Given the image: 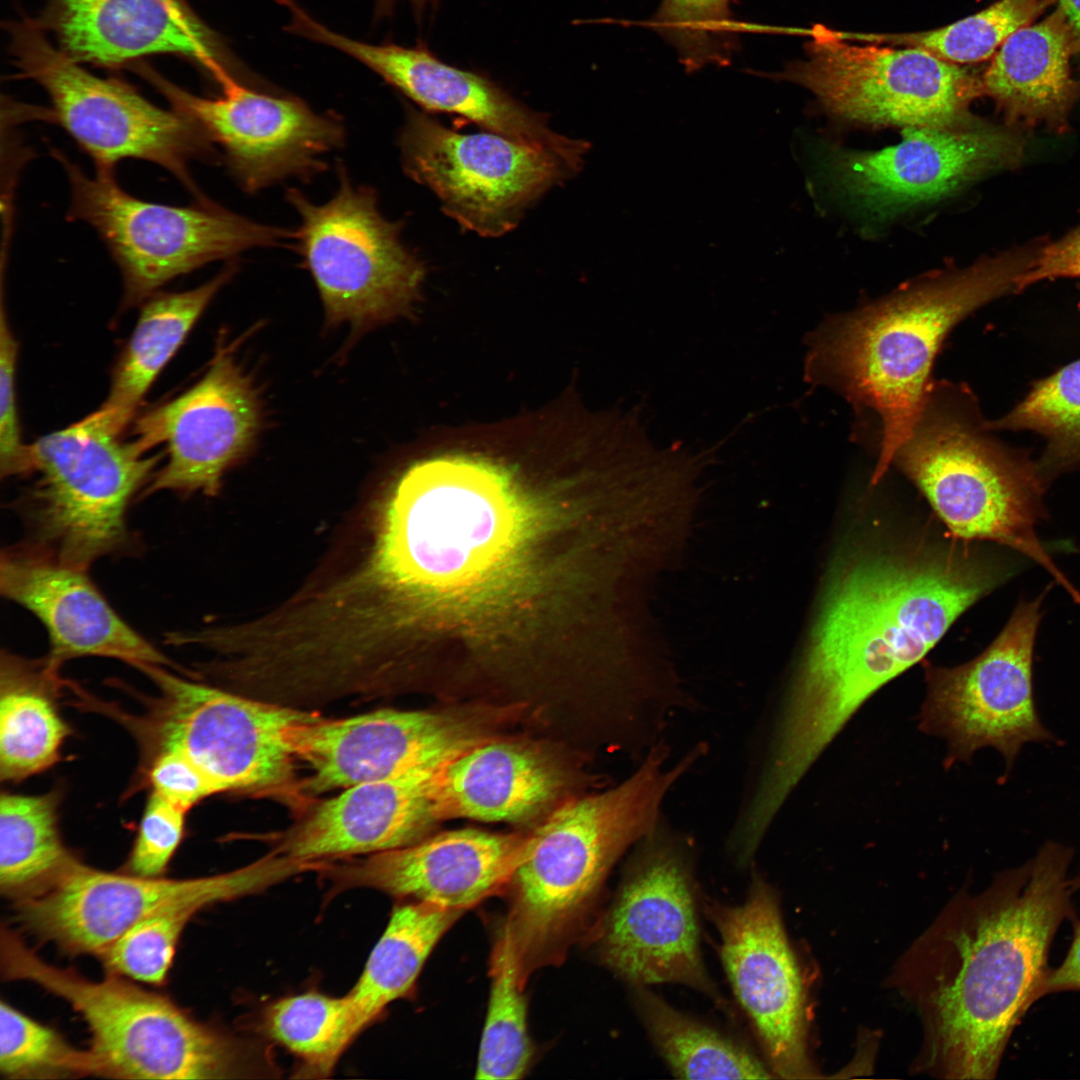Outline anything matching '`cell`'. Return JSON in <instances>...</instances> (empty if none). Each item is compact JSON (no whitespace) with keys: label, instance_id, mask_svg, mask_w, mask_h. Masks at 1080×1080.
<instances>
[{"label":"cell","instance_id":"1","mask_svg":"<svg viewBox=\"0 0 1080 1080\" xmlns=\"http://www.w3.org/2000/svg\"><path fill=\"white\" fill-rule=\"evenodd\" d=\"M1003 577L974 556L875 555L827 591L763 774L790 793L851 716L924 656Z\"/></svg>","mask_w":1080,"mask_h":1080},{"label":"cell","instance_id":"2","mask_svg":"<svg viewBox=\"0 0 1080 1080\" xmlns=\"http://www.w3.org/2000/svg\"><path fill=\"white\" fill-rule=\"evenodd\" d=\"M523 527L520 503L493 467L467 458L418 462L392 489L368 557L333 595L359 629L395 634L426 604L496 574Z\"/></svg>","mask_w":1080,"mask_h":1080},{"label":"cell","instance_id":"3","mask_svg":"<svg viewBox=\"0 0 1080 1080\" xmlns=\"http://www.w3.org/2000/svg\"><path fill=\"white\" fill-rule=\"evenodd\" d=\"M1073 850L1047 841L968 897L952 928V968L931 993L933 1058L952 1078L991 1079L1048 971L1053 938L1075 913Z\"/></svg>","mask_w":1080,"mask_h":1080},{"label":"cell","instance_id":"4","mask_svg":"<svg viewBox=\"0 0 1080 1080\" xmlns=\"http://www.w3.org/2000/svg\"><path fill=\"white\" fill-rule=\"evenodd\" d=\"M1044 241H1033L960 271L915 281L854 312L829 320L813 336L810 381L829 385L880 422L878 482L909 435L932 385V365L952 328L979 307L1016 292Z\"/></svg>","mask_w":1080,"mask_h":1080},{"label":"cell","instance_id":"5","mask_svg":"<svg viewBox=\"0 0 1080 1080\" xmlns=\"http://www.w3.org/2000/svg\"><path fill=\"white\" fill-rule=\"evenodd\" d=\"M698 755L695 749L670 765L665 747L655 744L622 783L562 805L527 838L505 889L501 928L525 984L534 970L563 959L612 866L658 829L664 798Z\"/></svg>","mask_w":1080,"mask_h":1080},{"label":"cell","instance_id":"6","mask_svg":"<svg viewBox=\"0 0 1080 1080\" xmlns=\"http://www.w3.org/2000/svg\"><path fill=\"white\" fill-rule=\"evenodd\" d=\"M971 394L931 386L896 464L922 491L953 536L992 541L1041 565L1080 605V592L1043 548L1036 526L1046 486L1036 464L988 433Z\"/></svg>","mask_w":1080,"mask_h":1080},{"label":"cell","instance_id":"7","mask_svg":"<svg viewBox=\"0 0 1080 1080\" xmlns=\"http://www.w3.org/2000/svg\"><path fill=\"white\" fill-rule=\"evenodd\" d=\"M103 408L27 445L21 477L32 485L15 503L24 543L69 567L86 570L134 546L129 505L145 489L163 454H149Z\"/></svg>","mask_w":1080,"mask_h":1080},{"label":"cell","instance_id":"8","mask_svg":"<svg viewBox=\"0 0 1080 1080\" xmlns=\"http://www.w3.org/2000/svg\"><path fill=\"white\" fill-rule=\"evenodd\" d=\"M2 976L32 982L68 1003L85 1021L104 1077L229 1079L250 1071L248 1048L196 1020L169 997L108 973L93 981L41 959L2 927Z\"/></svg>","mask_w":1080,"mask_h":1080},{"label":"cell","instance_id":"9","mask_svg":"<svg viewBox=\"0 0 1080 1080\" xmlns=\"http://www.w3.org/2000/svg\"><path fill=\"white\" fill-rule=\"evenodd\" d=\"M134 667L158 694L148 699L144 714L123 721L149 756L181 753L217 793L276 797L296 807L306 799L283 741V729L299 707L197 682L161 665Z\"/></svg>","mask_w":1080,"mask_h":1080},{"label":"cell","instance_id":"10","mask_svg":"<svg viewBox=\"0 0 1080 1080\" xmlns=\"http://www.w3.org/2000/svg\"><path fill=\"white\" fill-rule=\"evenodd\" d=\"M53 154L70 184L68 218L98 232L121 271L127 304L205 264L293 237L206 200L187 207L143 201L124 191L113 173L90 177L63 153Z\"/></svg>","mask_w":1080,"mask_h":1080},{"label":"cell","instance_id":"11","mask_svg":"<svg viewBox=\"0 0 1080 1080\" xmlns=\"http://www.w3.org/2000/svg\"><path fill=\"white\" fill-rule=\"evenodd\" d=\"M13 53L23 73L48 93L57 122L94 160L97 171L135 158L172 173L199 200L189 167L213 156V144L190 118L155 106L132 87L83 69L32 24L14 30Z\"/></svg>","mask_w":1080,"mask_h":1080},{"label":"cell","instance_id":"12","mask_svg":"<svg viewBox=\"0 0 1080 1080\" xmlns=\"http://www.w3.org/2000/svg\"><path fill=\"white\" fill-rule=\"evenodd\" d=\"M287 198L300 218L293 237L330 323L367 327L410 306L424 266L403 244L401 223L381 214L374 191L342 172L337 192L323 204L296 189Z\"/></svg>","mask_w":1080,"mask_h":1080},{"label":"cell","instance_id":"13","mask_svg":"<svg viewBox=\"0 0 1080 1080\" xmlns=\"http://www.w3.org/2000/svg\"><path fill=\"white\" fill-rule=\"evenodd\" d=\"M782 78L842 119L906 129L965 122L983 94L981 80L923 48L851 44L822 26Z\"/></svg>","mask_w":1080,"mask_h":1080},{"label":"cell","instance_id":"14","mask_svg":"<svg viewBox=\"0 0 1080 1080\" xmlns=\"http://www.w3.org/2000/svg\"><path fill=\"white\" fill-rule=\"evenodd\" d=\"M399 146L406 175L432 191L462 229L488 238L515 229L548 191L577 174L550 151L486 130L460 133L413 107Z\"/></svg>","mask_w":1080,"mask_h":1080},{"label":"cell","instance_id":"15","mask_svg":"<svg viewBox=\"0 0 1080 1080\" xmlns=\"http://www.w3.org/2000/svg\"><path fill=\"white\" fill-rule=\"evenodd\" d=\"M1041 602L1042 596L1021 601L999 635L971 661L952 668L924 665L927 694L920 729L947 741V767L992 747L1009 771L1024 744L1055 741L1033 694Z\"/></svg>","mask_w":1080,"mask_h":1080},{"label":"cell","instance_id":"16","mask_svg":"<svg viewBox=\"0 0 1080 1080\" xmlns=\"http://www.w3.org/2000/svg\"><path fill=\"white\" fill-rule=\"evenodd\" d=\"M290 877V867L271 853L217 875L169 879L92 868L79 861L51 890L15 903L21 926L70 955L100 956L130 926L176 902L210 905L262 891Z\"/></svg>","mask_w":1080,"mask_h":1080},{"label":"cell","instance_id":"17","mask_svg":"<svg viewBox=\"0 0 1080 1080\" xmlns=\"http://www.w3.org/2000/svg\"><path fill=\"white\" fill-rule=\"evenodd\" d=\"M594 936L601 962L634 986L679 983L718 998L701 958L688 862L658 829L641 841Z\"/></svg>","mask_w":1080,"mask_h":1080},{"label":"cell","instance_id":"18","mask_svg":"<svg viewBox=\"0 0 1080 1080\" xmlns=\"http://www.w3.org/2000/svg\"><path fill=\"white\" fill-rule=\"evenodd\" d=\"M486 740L475 719L446 712L380 709L345 718H324L299 708L283 729V741L309 774L303 794L439 770Z\"/></svg>","mask_w":1080,"mask_h":1080},{"label":"cell","instance_id":"19","mask_svg":"<svg viewBox=\"0 0 1080 1080\" xmlns=\"http://www.w3.org/2000/svg\"><path fill=\"white\" fill-rule=\"evenodd\" d=\"M1024 152L1016 129L971 119L949 126L908 128L897 145L879 151L835 149L824 174L856 205L888 214L945 197L992 171L1017 165Z\"/></svg>","mask_w":1080,"mask_h":1080},{"label":"cell","instance_id":"20","mask_svg":"<svg viewBox=\"0 0 1080 1080\" xmlns=\"http://www.w3.org/2000/svg\"><path fill=\"white\" fill-rule=\"evenodd\" d=\"M706 911L720 935L733 993L769 1069L785 1079L815 1077L807 1053L800 972L773 891L758 877L744 903L710 904Z\"/></svg>","mask_w":1080,"mask_h":1080},{"label":"cell","instance_id":"21","mask_svg":"<svg viewBox=\"0 0 1080 1080\" xmlns=\"http://www.w3.org/2000/svg\"><path fill=\"white\" fill-rule=\"evenodd\" d=\"M259 426L253 385L232 354L219 348L196 384L135 421L136 445L144 452L165 445L168 456L141 496L159 491L214 496L224 473L251 448Z\"/></svg>","mask_w":1080,"mask_h":1080},{"label":"cell","instance_id":"22","mask_svg":"<svg viewBox=\"0 0 1080 1080\" xmlns=\"http://www.w3.org/2000/svg\"><path fill=\"white\" fill-rule=\"evenodd\" d=\"M174 110L193 120L218 145L229 169L248 192L324 168V157L344 139L342 125L294 98L253 91L230 75L223 94L203 98L153 78Z\"/></svg>","mask_w":1080,"mask_h":1080},{"label":"cell","instance_id":"23","mask_svg":"<svg viewBox=\"0 0 1080 1080\" xmlns=\"http://www.w3.org/2000/svg\"><path fill=\"white\" fill-rule=\"evenodd\" d=\"M299 34L357 59L423 110L455 114L515 141L550 151L575 172L590 143L555 132L548 116L529 108L486 74L452 66L424 45H373L350 39L304 17Z\"/></svg>","mask_w":1080,"mask_h":1080},{"label":"cell","instance_id":"24","mask_svg":"<svg viewBox=\"0 0 1080 1080\" xmlns=\"http://www.w3.org/2000/svg\"><path fill=\"white\" fill-rule=\"evenodd\" d=\"M527 838L477 829L446 831L344 865H328L335 890L376 889L465 911L504 891Z\"/></svg>","mask_w":1080,"mask_h":1080},{"label":"cell","instance_id":"25","mask_svg":"<svg viewBox=\"0 0 1080 1080\" xmlns=\"http://www.w3.org/2000/svg\"><path fill=\"white\" fill-rule=\"evenodd\" d=\"M0 592L41 622L49 639L47 657L60 666L74 658L107 657L190 676L114 610L88 571L61 564L26 543L2 551Z\"/></svg>","mask_w":1080,"mask_h":1080},{"label":"cell","instance_id":"26","mask_svg":"<svg viewBox=\"0 0 1080 1080\" xmlns=\"http://www.w3.org/2000/svg\"><path fill=\"white\" fill-rule=\"evenodd\" d=\"M439 770L343 789L312 808L276 850L294 860L321 863L413 844L441 819Z\"/></svg>","mask_w":1080,"mask_h":1080},{"label":"cell","instance_id":"27","mask_svg":"<svg viewBox=\"0 0 1080 1080\" xmlns=\"http://www.w3.org/2000/svg\"><path fill=\"white\" fill-rule=\"evenodd\" d=\"M55 19L62 50L77 62L115 65L176 53L218 81L228 74L211 32L177 0H57Z\"/></svg>","mask_w":1080,"mask_h":1080},{"label":"cell","instance_id":"28","mask_svg":"<svg viewBox=\"0 0 1080 1080\" xmlns=\"http://www.w3.org/2000/svg\"><path fill=\"white\" fill-rule=\"evenodd\" d=\"M1079 52L1080 38L1058 6L1005 40L982 77L983 94L1011 128L1045 125L1064 133L1080 99V80L1071 72V59Z\"/></svg>","mask_w":1080,"mask_h":1080},{"label":"cell","instance_id":"29","mask_svg":"<svg viewBox=\"0 0 1080 1080\" xmlns=\"http://www.w3.org/2000/svg\"><path fill=\"white\" fill-rule=\"evenodd\" d=\"M562 784L559 768L543 752L484 740L437 772V806L441 819L523 822L544 812Z\"/></svg>","mask_w":1080,"mask_h":1080},{"label":"cell","instance_id":"30","mask_svg":"<svg viewBox=\"0 0 1080 1080\" xmlns=\"http://www.w3.org/2000/svg\"><path fill=\"white\" fill-rule=\"evenodd\" d=\"M47 656L28 659L2 650L0 665V779L19 782L61 757L71 729L57 698L65 681Z\"/></svg>","mask_w":1080,"mask_h":1080},{"label":"cell","instance_id":"31","mask_svg":"<svg viewBox=\"0 0 1080 1080\" xmlns=\"http://www.w3.org/2000/svg\"><path fill=\"white\" fill-rule=\"evenodd\" d=\"M226 268L201 286L159 293L143 305L137 324L118 360L111 388L101 406L125 430L155 378L183 343L214 295L231 278Z\"/></svg>","mask_w":1080,"mask_h":1080},{"label":"cell","instance_id":"32","mask_svg":"<svg viewBox=\"0 0 1080 1080\" xmlns=\"http://www.w3.org/2000/svg\"><path fill=\"white\" fill-rule=\"evenodd\" d=\"M464 911L426 902L398 905L347 994L361 1031L406 996L433 948Z\"/></svg>","mask_w":1080,"mask_h":1080},{"label":"cell","instance_id":"33","mask_svg":"<svg viewBox=\"0 0 1080 1080\" xmlns=\"http://www.w3.org/2000/svg\"><path fill=\"white\" fill-rule=\"evenodd\" d=\"M59 802L57 791L1 793L0 891L14 903L48 892L80 861L61 838Z\"/></svg>","mask_w":1080,"mask_h":1080},{"label":"cell","instance_id":"34","mask_svg":"<svg viewBox=\"0 0 1080 1080\" xmlns=\"http://www.w3.org/2000/svg\"><path fill=\"white\" fill-rule=\"evenodd\" d=\"M634 992L636 1007L650 1037L677 1077H773L771 1070L738 1042L679 1012L645 986H635Z\"/></svg>","mask_w":1080,"mask_h":1080},{"label":"cell","instance_id":"35","mask_svg":"<svg viewBox=\"0 0 1080 1080\" xmlns=\"http://www.w3.org/2000/svg\"><path fill=\"white\" fill-rule=\"evenodd\" d=\"M266 1034L301 1063L310 1077H327L338 1059L359 1034L347 995L331 997L308 992L272 1003L265 1011Z\"/></svg>","mask_w":1080,"mask_h":1080},{"label":"cell","instance_id":"36","mask_svg":"<svg viewBox=\"0 0 1080 1080\" xmlns=\"http://www.w3.org/2000/svg\"><path fill=\"white\" fill-rule=\"evenodd\" d=\"M491 988L475 1077L515 1080L527 1072L534 1048L527 1026V1000L518 965L500 930L491 956Z\"/></svg>","mask_w":1080,"mask_h":1080},{"label":"cell","instance_id":"37","mask_svg":"<svg viewBox=\"0 0 1080 1080\" xmlns=\"http://www.w3.org/2000/svg\"><path fill=\"white\" fill-rule=\"evenodd\" d=\"M986 426L1045 437L1046 448L1035 463L1045 484L1080 464V359L1039 380L1014 409Z\"/></svg>","mask_w":1080,"mask_h":1080},{"label":"cell","instance_id":"38","mask_svg":"<svg viewBox=\"0 0 1080 1080\" xmlns=\"http://www.w3.org/2000/svg\"><path fill=\"white\" fill-rule=\"evenodd\" d=\"M0 1072L8 1079L104 1077L90 1049L73 1047L56 1030L4 1000L0 1002Z\"/></svg>","mask_w":1080,"mask_h":1080},{"label":"cell","instance_id":"39","mask_svg":"<svg viewBox=\"0 0 1080 1080\" xmlns=\"http://www.w3.org/2000/svg\"><path fill=\"white\" fill-rule=\"evenodd\" d=\"M209 905L203 900H187L164 906L135 922L99 957L109 973L163 985L184 928Z\"/></svg>","mask_w":1080,"mask_h":1080},{"label":"cell","instance_id":"40","mask_svg":"<svg viewBox=\"0 0 1080 1080\" xmlns=\"http://www.w3.org/2000/svg\"><path fill=\"white\" fill-rule=\"evenodd\" d=\"M1057 0H1000L950 25L895 42L923 48L951 63H972L988 58L1014 32L1029 25Z\"/></svg>","mask_w":1080,"mask_h":1080},{"label":"cell","instance_id":"41","mask_svg":"<svg viewBox=\"0 0 1080 1080\" xmlns=\"http://www.w3.org/2000/svg\"><path fill=\"white\" fill-rule=\"evenodd\" d=\"M654 24L676 46L687 69L726 60L729 0H662Z\"/></svg>","mask_w":1080,"mask_h":1080},{"label":"cell","instance_id":"42","mask_svg":"<svg viewBox=\"0 0 1080 1080\" xmlns=\"http://www.w3.org/2000/svg\"><path fill=\"white\" fill-rule=\"evenodd\" d=\"M186 812L152 791L123 872L163 877L182 841Z\"/></svg>","mask_w":1080,"mask_h":1080},{"label":"cell","instance_id":"43","mask_svg":"<svg viewBox=\"0 0 1080 1080\" xmlns=\"http://www.w3.org/2000/svg\"><path fill=\"white\" fill-rule=\"evenodd\" d=\"M0 472L2 478L21 476L27 445L21 442L16 399L18 344L1 305L0 313Z\"/></svg>","mask_w":1080,"mask_h":1080},{"label":"cell","instance_id":"44","mask_svg":"<svg viewBox=\"0 0 1080 1080\" xmlns=\"http://www.w3.org/2000/svg\"><path fill=\"white\" fill-rule=\"evenodd\" d=\"M147 778L152 791L187 811L204 798L217 794L206 776L184 755L163 750L150 756Z\"/></svg>","mask_w":1080,"mask_h":1080},{"label":"cell","instance_id":"45","mask_svg":"<svg viewBox=\"0 0 1080 1080\" xmlns=\"http://www.w3.org/2000/svg\"><path fill=\"white\" fill-rule=\"evenodd\" d=\"M1080 278V226L1062 238L1045 241L1016 285V292L1036 282Z\"/></svg>","mask_w":1080,"mask_h":1080},{"label":"cell","instance_id":"46","mask_svg":"<svg viewBox=\"0 0 1080 1080\" xmlns=\"http://www.w3.org/2000/svg\"><path fill=\"white\" fill-rule=\"evenodd\" d=\"M1073 938L1062 963L1048 969L1039 990L1040 999L1046 995L1067 991L1080 992V917L1074 915Z\"/></svg>","mask_w":1080,"mask_h":1080},{"label":"cell","instance_id":"47","mask_svg":"<svg viewBox=\"0 0 1080 1080\" xmlns=\"http://www.w3.org/2000/svg\"><path fill=\"white\" fill-rule=\"evenodd\" d=\"M1057 2L1080 38V0H1057Z\"/></svg>","mask_w":1080,"mask_h":1080},{"label":"cell","instance_id":"48","mask_svg":"<svg viewBox=\"0 0 1080 1080\" xmlns=\"http://www.w3.org/2000/svg\"><path fill=\"white\" fill-rule=\"evenodd\" d=\"M398 0H376L378 15L390 13ZM417 11L424 10L427 6L437 4L439 0H408Z\"/></svg>","mask_w":1080,"mask_h":1080},{"label":"cell","instance_id":"49","mask_svg":"<svg viewBox=\"0 0 1080 1080\" xmlns=\"http://www.w3.org/2000/svg\"><path fill=\"white\" fill-rule=\"evenodd\" d=\"M1069 885L1073 892L1080 890V872L1073 879H1069Z\"/></svg>","mask_w":1080,"mask_h":1080}]
</instances>
